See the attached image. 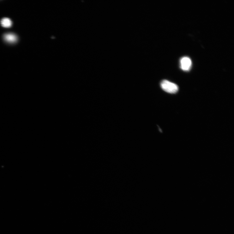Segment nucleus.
Segmentation results:
<instances>
[{
	"instance_id": "7ed1b4c3",
	"label": "nucleus",
	"mask_w": 234,
	"mask_h": 234,
	"mask_svg": "<svg viewBox=\"0 0 234 234\" xmlns=\"http://www.w3.org/2000/svg\"><path fill=\"white\" fill-rule=\"evenodd\" d=\"M4 39L7 43H12L16 42L17 39L16 36L12 33L6 34L4 35Z\"/></svg>"
},
{
	"instance_id": "f257e3e1",
	"label": "nucleus",
	"mask_w": 234,
	"mask_h": 234,
	"mask_svg": "<svg viewBox=\"0 0 234 234\" xmlns=\"http://www.w3.org/2000/svg\"><path fill=\"white\" fill-rule=\"evenodd\" d=\"M160 86L167 93H175L179 90V87L176 84L167 80L162 81L160 83Z\"/></svg>"
},
{
	"instance_id": "20e7f679",
	"label": "nucleus",
	"mask_w": 234,
	"mask_h": 234,
	"mask_svg": "<svg viewBox=\"0 0 234 234\" xmlns=\"http://www.w3.org/2000/svg\"><path fill=\"white\" fill-rule=\"evenodd\" d=\"M2 26L5 28H9L12 25V22L8 18H4L1 21Z\"/></svg>"
},
{
	"instance_id": "f03ea898",
	"label": "nucleus",
	"mask_w": 234,
	"mask_h": 234,
	"mask_svg": "<svg viewBox=\"0 0 234 234\" xmlns=\"http://www.w3.org/2000/svg\"><path fill=\"white\" fill-rule=\"evenodd\" d=\"M192 62L191 59L187 57L182 58L180 60V67L183 71H188L191 68Z\"/></svg>"
}]
</instances>
